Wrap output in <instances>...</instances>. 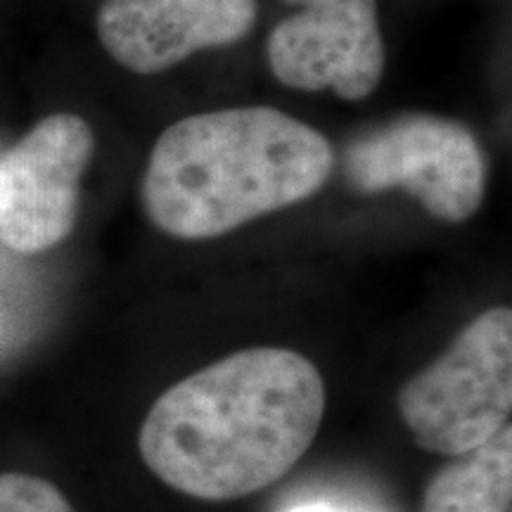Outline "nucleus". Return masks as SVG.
I'll return each mask as SVG.
<instances>
[{
    "label": "nucleus",
    "instance_id": "obj_10",
    "mask_svg": "<svg viewBox=\"0 0 512 512\" xmlns=\"http://www.w3.org/2000/svg\"><path fill=\"white\" fill-rule=\"evenodd\" d=\"M287 512H342V510H335V508H328V505H297V508L287 510Z\"/></svg>",
    "mask_w": 512,
    "mask_h": 512
},
{
    "label": "nucleus",
    "instance_id": "obj_6",
    "mask_svg": "<svg viewBox=\"0 0 512 512\" xmlns=\"http://www.w3.org/2000/svg\"><path fill=\"white\" fill-rule=\"evenodd\" d=\"M297 10L275 24L268 67L292 91H332L347 102L380 86L387 50L377 0H287Z\"/></svg>",
    "mask_w": 512,
    "mask_h": 512
},
{
    "label": "nucleus",
    "instance_id": "obj_9",
    "mask_svg": "<svg viewBox=\"0 0 512 512\" xmlns=\"http://www.w3.org/2000/svg\"><path fill=\"white\" fill-rule=\"evenodd\" d=\"M0 512H76L53 482L24 472L0 475Z\"/></svg>",
    "mask_w": 512,
    "mask_h": 512
},
{
    "label": "nucleus",
    "instance_id": "obj_5",
    "mask_svg": "<svg viewBox=\"0 0 512 512\" xmlns=\"http://www.w3.org/2000/svg\"><path fill=\"white\" fill-rule=\"evenodd\" d=\"M93 152L91 124L79 114L55 112L0 157V242L5 247L41 254L69 238Z\"/></svg>",
    "mask_w": 512,
    "mask_h": 512
},
{
    "label": "nucleus",
    "instance_id": "obj_3",
    "mask_svg": "<svg viewBox=\"0 0 512 512\" xmlns=\"http://www.w3.org/2000/svg\"><path fill=\"white\" fill-rule=\"evenodd\" d=\"M415 444L439 456H463L510 425L512 311L479 313L444 356L411 377L396 396Z\"/></svg>",
    "mask_w": 512,
    "mask_h": 512
},
{
    "label": "nucleus",
    "instance_id": "obj_4",
    "mask_svg": "<svg viewBox=\"0 0 512 512\" xmlns=\"http://www.w3.org/2000/svg\"><path fill=\"white\" fill-rule=\"evenodd\" d=\"M342 174L358 195L403 190L434 219L463 223L482 207L489 162L470 126L408 112L358 133L344 150Z\"/></svg>",
    "mask_w": 512,
    "mask_h": 512
},
{
    "label": "nucleus",
    "instance_id": "obj_1",
    "mask_svg": "<svg viewBox=\"0 0 512 512\" xmlns=\"http://www.w3.org/2000/svg\"><path fill=\"white\" fill-rule=\"evenodd\" d=\"M328 406L323 375L283 347L235 351L169 387L138 434L159 482L197 501H238L283 479Z\"/></svg>",
    "mask_w": 512,
    "mask_h": 512
},
{
    "label": "nucleus",
    "instance_id": "obj_8",
    "mask_svg": "<svg viewBox=\"0 0 512 512\" xmlns=\"http://www.w3.org/2000/svg\"><path fill=\"white\" fill-rule=\"evenodd\" d=\"M512 427L456 456L427 484L422 512H510Z\"/></svg>",
    "mask_w": 512,
    "mask_h": 512
},
{
    "label": "nucleus",
    "instance_id": "obj_7",
    "mask_svg": "<svg viewBox=\"0 0 512 512\" xmlns=\"http://www.w3.org/2000/svg\"><path fill=\"white\" fill-rule=\"evenodd\" d=\"M259 0H102L98 38L133 74H162L200 50L233 46L254 29Z\"/></svg>",
    "mask_w": 512,
    "mask_h": 512
},
{
    "label": "nucleus",
    "instance_id": "obj_2",
    "mask_svg": "<svg viewBox=\"0 0 512 512\" xmlns=\"http://www.w3.org/2000/svg\"><path fill=\"white\" fill-rule=\"evenodd\" d=\"M335 169L330 140L275 107L192 114L159 133L140 202L176 240H211L316 195Z\"/></svg>",
    "mask_w": 512,
    "mask_h": 512
}]
</instances>
